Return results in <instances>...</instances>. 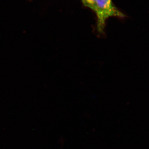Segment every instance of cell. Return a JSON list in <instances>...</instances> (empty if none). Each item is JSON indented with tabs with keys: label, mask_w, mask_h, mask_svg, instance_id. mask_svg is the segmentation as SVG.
I'll return each mask as SVG.
<instances>
[{
	"label": "cell",
	"mask_w": 149,
	"mask_h": 149,
	"mask_svg": "<svg viewBox=\"0 0 149 149\" xmlns=\"http://www.w3.org/2000/svg\"><path fill=\"white\" fill-rule=\"evenodd\" d=\"M83 5L91 9L95 12L96 10V0H81Z\"/></svg>",
	"instance_id": "2"
},
{
	"label": "cell",
	"mask_w": 149,
	"mask_h": 149,
	"mask_svg": "<svg viewBox=\"0 0 149 149\" xmlns=\"http://www.w3.org/2000/svg\"><path fill=\"white\" fill-rule=\"evenodd\" d=\"M96 29L100 35L104 34L107 20L110 17L124 18L125 16L114 5L112 0H96Z\"/></svg>",
	"instance_id": "1"
}]
</instances>
